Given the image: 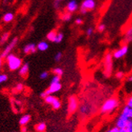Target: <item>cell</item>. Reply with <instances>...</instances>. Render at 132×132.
Segmentation results:
<instances>
[{
	"label": "cell",
	"instance_id": "cell-1",
	"mask_svg": "<svg viewBox=\"0 0 132 132\" xmlns=\"http://www.w3.org/2000/svg\"><path fill=\"white\" fill-rule=\"evenodd\" d=\"M5 59L8 68L11 71L19 70V68L21 67V65L23 64L22 59L13 53H10L9 55H7Z\"/></svg>",
	"mask_w": 132,
	"mask_h": 132
},
{
	"label": "cell",
	"instance_id": "cell-2",
	"mask_svg": "<svg viewBox=\"0 0 132 132\" xmlns=\"http://www.w3.org/2000/svg\"><path fill=\"white\" fill-rule=\"evenodd\" d=\"M118 100L116 97H110L106 99L104 103L101 106V113L102 114H109L110 112L114 111L115 109L118 108Z\"/></svg>",
	"mask_w": 132,
	"mask_h": 132
},
{
	"label": "cell",
	"instance_id": "cell-3",
	"mask_svg": "<svg viewBox=\"0 0 132 132\" xmlns=\"http://www.w3.org/2000/svg\"><path fill=\"white\" fill-rule=\"evenodd\" d=\"M113 72V54L110 52L105 55L104 60V74L105 77H110Z\"/></svg>",
	"mask_w": 132,
	"mask_h": 132
},
{
	"label": "cell",
	"instance_id": "cell-4",
	"mask_svg": "<svg viewBox=\"0 0 132 132\" xmlns=\"http://www.w3.org/2000/svg\"><path fill=\"white\" fill-rule=\"evenodd\" d=\"M62 88V85L61 84V82H58V83H51L49 87L46 89L45 91L42 92L40 94V97L44 98L46 96H48L49 94H55L56 92L60 91Z\"/></svg>",
	"mask_w": 132,
	"mask_h": 132
},
{
	"label": "cell",
	"instance_id": "cell-5",
	"mask_svg": "<svg viewBox=\"0 0 132 132\" xmlns=\"http://www.w3.org/2000/svg\"><path fill=\"white\" fill-rule=\"evenodd\" d=\"M79 108V102L78 99L76 96L72 95L69 98L68 102V112L69 114H72L75 113V112L78 110Z\"/></svg>",
	"mask_w": 132,
	"mask_h": 132
},
{
	"label": "cell",
	"instance_id": "cell-6",
	"mask_svg": "<svg viewBox=\"0 0 132 132\" xmlns=\"http://www.w3.org/2000/svg\"><path fill=\"white\" fill-rule=\"evenodd\" d=\"M96 6V3L94 0H84L81 3L80 12L81 14H86L87 11L94 10Z\"/></svg>",
	"mask_w": 132,
	"mask_h": 132
},
{
	"label": "cell",
	"instance_id": "cell-7",
	"mask_svg": "<svg viewBox=\"0 0 132 132\" xmlns=\"http://www.w3.org/2000/svg\"><path fill=\"white\" fill-rule=\"evenodd\" d=\"M17 44H18V38H14L6 46L5 48L1 52L0 56H1L3 59H5L6 57V56L9 55L10 53H11V51L15 48Z\"/></svg>",
	"mask_w": 132,
	"mask_h": 132
},
{
	"label": "cell",
	"instance_id": "cell-8",
	"mask_svg": "<svg viewBox=\"0 0 132 132\" xmlns=\"http://www.w3.org/2000/svg\"><path fill=\"white\" fill-rule=\"evenodd\" d=\"M129 120H130V118L128 117H127L125 114H123L122 113H121L120 115L118 116V119L116 120L115 126L118 128H119V129L126 128L127 125V122H128Z\"/></svg>",
	"mask_w": 132,
	"mask_h": 132
},
{
	"label": "cell",
	"instance_id": "cell-9",
	"mask_svg": "<svg viewBox=\"0 0 132 132\" xmlns=\"http://www.w3.org/2000/svg\"><path fill=\"white\" fill-rule=\"evenodd\" d=\"M128 46L126 44V45H123L122 48H120L119 49H118L116 51L114 52L113 53V57L115 58V59H120V58H122L124 56H126L127 53L128 52Z\"/></svg>",
	"mask_w": 132,
	"mask_h": 132
},
{
	"label": "cell",
	"instance_id": "cell-10",
	"mask_svg": "<svg viewBox=\"0 0 132 132\" xmlns=\"http://www.w3.org/2000/svg\"><path fill=\"white\" fill-rule=\"evenodd\" d=\"M78 109H79V112H80V114L87 115V114L91 113L92 105L88 102H84L80 105V106H79Z\"/></svg>",
	"mask_w": 132,
	"mask_h": 132
},
{
	"label": "cell",
	"instance_id": "cell-11",
	"mask_svg": "<svg viewBox=\"0 0 132 132\" xmlns=\"http://www.w3.org/2000/svg\"><path fill=\"white\" fill-rule=\"evenodd\" d=\"M36 50H37L36 45L35 44L30 43V44H28L24 46L23 52L24 54H32V53H35Z\"/></svg>",
	"mask_w": 132,
	"mask_h": 132
},
{
	"label": "cell",
	"instance_id": "cell-12",
	"mask_svg": "<svg viewBox=\"0 0 132 132\" xmlns=\"http://www.w3.org/2000/svg\"><path fill=\"white\" fill-rule=\"evenodd\" d=\"M66 9H67V11L70 13L75 12L78 9V4L75 0H71L66 5Z\"/></svg>",
	"mask_w": 132,
	"mask_h": 132
},
{
	"label": "cell",
	"instance_id": "cell-13",
	"mask_svg": "<svg viewBox=\"0 0 132 132\" xmlns=\"http://www.w3.org/2000/svg\"><path fill=\"white\" fill-rule=\"evenodd\" d=\"M29 72V64L28 63H25L21 65V67L19 69V73L21 77H26L28 74Z\"/></svg>",
	"mask_w": 132,
	"mask_h": 132
},
{
	"label": "cell",
	"instance_id": "cell-14",
	"mask_svg": "<svg viewBox=\"0 0 132 132\" xmlns=\"http://www.w3.org/2000/svg\"><path fill=\"white\" fill-rule=\"evenodd\" d=\"M124 41L126 43L132 42V25L130 28H127V30L125 32L124 35Z\"/></svg>",
	"mask_w": 132,
	"mask_h": 132
},
{
	"label": "cell",
	"instance_id": "cell-15",
	"mask_svg": "<svg viewBox=\"0 0 132 132\" xmlns=\"http://www.w3.org/2000/svg\"><path fill=\"white\" fill-rule=\"evenodd\" d=\"M30 121H31V115L24 114L20 118V119L19 121V123L21 127H23V126H26Z\"/></svg>",
	"mask_w": 132,
	"mask_h": 132
},
{
	"label": "cell",
	"instance_id": "cell-16",
	"mask_svg": "<svg viewBox=\"0 0 132 132\" xmlns=\"http://www.w3.org/2000/svg\"><path fill=\"white\" fill-rule=\"evenodd\" d=\"M36 47H37V50L40 52H44L46 50H48L49 46H48V44L46 41H40L36 45Z\"/></svg>",
	"mask_w": 132,
	"mask_h": 132
},
{
	"label": "cell",
	"instance_id": "cell-17",
	"mask_svg": "<svg viewBox=\"0 0 132 132\" xmlns=\"http://www.w3.org/2000/svg\"><path fill=\"white\" fill-rule=\"evenodd\" d=\"M121 113H122L127 117H128L130 119H132V108H130L127 105H125Z\"/></svg>",
	"mask_w": 132,
	"mask_h": 132
},
{
	"label": "cell",
	"instance_id": "cell-18",
	"mask_svg": "<svg viewBox=\"0 0 132 132\" xmlns=\"http://www.w3.org/2000/svg\"><path fill=\"white\" fill-rule=\"evenodd\" d=\"M44 102L47 103V104H49V105H52L54 102H55V101L57 99V97H56L55 96H53L52 94H49V95H48V96H46L44 98Z\"/></svg>",
	"mask_w": 132,
	"mask_h": 132
},
{
	"label": "cell",
	"instance_id": "cell-19",
	"mask_svg": "<svg viewBox=\"0 0 132 132\" xmlns=\"http://www.w3.org/2000/svg\"><path fill=\"white\" fill-rule=\"evenodd\" d=\"M3 21L5 23H10L11 22L13 19H14V14L11 12H7V13H6V14L3 15Z\"/></svg>",
	"mask_w": 132,
	"mask_h": 132
},
{
	"label": "cell",
	"instance_id": "cell-20",
	"mask_svg": "<svg viewBox=\"0 0 132 132\" xmlns=\"http://www.w3.org/2000/svg\"><path fill=\"white\" fill-rule=\"evenodd\" d=\"M46 127H47V126L44 122H39L36 125L35 129L36 132H44L46 130Z\"/></svg>",
	"mask_w": 132,
	"mask_h": 132
},
{
	"label": "cell",
	"instance_id": "cell-21",
	"mask_svg": "<svg viewBox=\"0 0 132 132\" xmlns=\"http://www.w3.org/2000/svg\"><path fill=\"white\" fill-rule=\"evenodd\" d=\"M56 34L57 32L56 31H51L48 33L47 35V39H48L49 41H52V42H55V39H56Z\"/></svg>",
	"mask_w": 132,
	"mask_h": 132
},
{
	"label": "cell",
	"instance_id": "cell-22",
	"mask_svg": "<svg viewBox=\"0 0 132 132\" xmlns=\"http://www.w3.org/2000/svg\"><path fill=\"white\" fill-rule=\"evenodd\" d=\"M61 19H62V20H64V21H69L70 19H72L71 13L69 12V11L64 13V14L61 15Z\"/></svg>",
	"mask_w": 132,
	"mask_h": 132
},
{
	"label": "cell",
	"instance_id": "cell-23",
	"mask_svg": "<svg viewBox=\"0 0 132 132\" xmlns=\"http://www.w3.org/2000/svg\"><path fill=\"white\" fill-rule=\"evenodd\" d=\"M63 39H64L63 33H61V32H57L56 39H55V43H57V44L61 43L63 40Z\"/></svg>",
	"mask_w": 132,
	"mask_h": 132
},
{
	"label": "cell",
	"instance_id": "cell-24",
	"mask_svg": "<svg viewBox=\"0 0 132 132\" xmlns=\"http://www.w3.org/2000/svg\"><path fill=\"white\" fill-rule=\"evenodd\" d=\"M52 108H53L54 110H58V109H60L61 106V101L57 98L56 100L55 101V102L52 105Z\"/></svg>",
	"mask_w": 132,
	"mask_h": 132
},
{
	"label": "cell",
	"instance_id": "cell-25",
	"mask_svg": "<svg viewBox=\"0 0 132 132\" xmlns=\"http://www.w3.org/2000/svg\"><path fill=\"white\" fill-rule=\"evenodd\" d=\"M9 36H10V34H9L8 32L3 33V34L1 36V37H0V40H1V43L3 44V43H5L6 40H7L8 38H9Z\"/></svg>",
	"mask_w": 132,
	"mask_h": 132
},
{
	"label": "cell",
	"instance_id": "cell-26",
	"mask_svg": "<svg viewBox=\"0 0 132 132\" xmlns=\"http://www.w3.org/2000/svg\"><path fill=\"white\" fill-rule=\"evenodd\" d=\"M63 72H63V69L61 68H55L53 69V73L55 75H57V76L61 77L63 75Z\"/></svg>",
	"mask_w": 132,
	"mask_h": 132
},
{
	"label": "cell",
	"instance_id": "cell-27",
	"mask_svg": "<svg viewBox=\"0 0 132 132\" xmlns=\"http://www.w3.org/2000/svg\"><path fill=\"white\" fill-rule=\"evenodd\" d=\"M8 77L4 73H0V84H3L7 81Z\"/></svg>",
	"mask_w": 132,
	"mask_h": 132
},
{
	"label": "cell",
	"instance_id": "cell-28",
	"mask_svg": "<svg viewBox=\"0 0 132 132\" xmlns=\"http://www.w3.org/2000/svg\"><path fill=\"white\" fill-rule=\"evenodd\" d=\"M58 82H61V77L57 75H54L53 77L52 78L51 83H58Z\"/></svg>",
	"mask_w": 132,
	"mask_h": 132
},
{
	"label": "cell",
	"instance_id": "cell-29",
	"mask_svg": "<svg viewBox=\"0 0 132 132\" xmlns=\"http://www.w3.org/2000/svg\"><path fill=\"white\" fill-rule=\"evenodd\" d=\"M48 76H49V73H48V72L47 71H44V72H41L40 74H39V78L42 79V80H44V79L48 78Z\"/></svg>",
	"mask_w": 132,
	"mask_h": 132
},
{
	"label": "cell",
	"instance_id": "cell-30",
	"mask_svg": "<svg viewBox=\"0 0 132 132\" xmlns=\"http://www.w3.org/2000/svg\"><path fill=\"white\" fill-rule=\"evenodd\" d=\"M23 89H24V86H23V85L22 83H18L16 85V86L15 87V89L17 92H21V91H23Z\"/></svg>",
	"mask_w": 132,
	"mask_h": 132
},
{
	"label": "cell",
	"instance_id": "cell-31",
	"mask_svg": "<svg viewBox=\"0 0 132 132\" xmlns=\"http://www.w3.org/2000/svg\"><path fill=\"white\" fill-rule=\"evenodd\" d=\"M55 61H60L61 60V58H62V53L61 52H57V53L55 55Z\"/></svg>",
	"mask_w": 132,
	"mask_h": 132
},
{
	"label": "cell",
	"instance_id": "cell-32",
	"mask_svg": "<svg viewBox=\"0 0 132 132\" xmlns=\"http://www.w3.org/2000/svg\"><path fill=\"white\" fill-rule=\"evenodd\" d=\"M126 128H127L130 132H132V119H130V120L128 121Z\"/></svg>",
	"mask_w": 132,
	"mask_h": 132
},
{
	"label": "cell",
	"instance_id": "cell-33",
	"mask_svg": "<svg viewBox=\"0 0 132 132\" xmlns=\"http://www.w3.org/2000/svg\"><path fill=\"white\" fill-rule=\"evenodd\" d=\"M105 24L101 23V24H99V25H98V27H97V31H98L103 32V31H105Z\"/></svg>",
	"mask_w": 132,
	"mask_h": 132
},
{
	"label": "cell",
	"instance_id": "cell-34",
	"mask_svg": "<svg viewBox=\"0 0 132 132\" xmlns=\"http://www.w3.org/2000/svg\"><path fill=\"white\" fill-rule=\"evenodd\" d=\"M118 131H119V128H118V127L115 126V127H111V128L108 129L105 132H118Z\"/></svg>",
	"mask_w": 132,
	"mask_h": 132
},
{
	"label": "cell",
	"instance_id": "cell-35",
	"mask_svg": "<svg viewBox=\"0 0 132 132\" xmlns=\"http://www.w3.org/2000/svg\"><path fill=\"white\" fill-rule=\"evenodd\" d=\"M115 76H116V77H117L118 79H122V78L124 77V72H122V71H119V72H117Z\"/></svg>",
	"mask_w": 132,
	"mask_h": 132
},
{
	"label": "cell",
	"instance_id": "cell-36",
	"mask_svg": "<svg viewBox=\"0 0 132 132\" xmlns=\"http://www.w3.org/2000/svg\"><path fill=\"white\" fill-rule=\"evenodd\" d=\"M126 105H127V106H129L130 108H132V96L128 98Z\"/></svg>",
	"mask_w": 132,
	"mask_h": 132
},
{
	"label": "cell",
	"instance_id": "cell-37",
	"mask_svg": "<svg viewBox=\"0 0 132 132\" xmlns=\"http://www.w3.org/2000/svg\"><path fill=\"white\" fill-rule=\"evenodd\" d=\"M93 32H94V29L92 28H89L86 31V34L88 36H90L92 34H93Z\"/></svg>",
	"mask_w": 132,
	"mask_h": 132
},
{
	"label": "cell",
	"instance_id": "cell-38",
	"mask_svg": "<svg viewBox=\"0 0 132 132\" xmlns=\"http://www.w3.org/2000/svg\"><path fill=\"white\" fill-rule=\"evenodd\" d=\"M75 23H76V24H77V25H81V23H82V19H80V18H77L76 20H75Z\"/></svg>",
	"mask_w": 132,
	"mask_h": 132
},
{
	"label": "cell",
	"instance_id": "cell-39",
	"mask_svg": "<svg viewBox=\"0 0 132 132\" xmlns=\"http://www.w3.org/2000/svg\"><path fill=\"white\" fill-rule=\"evenodd\" d=\"M54 6L57 9V8H59V6H60V2H58V1H55V3H54Z\"/></svg>",
	"mask_w": 132,
	"mask_h": 132
},
{
	"label": "cell",
	"instance_id": "cell-40",
	"mask_svg": "<svg viewBox=\"0 0 132 132\" xmlns=\"http://www.w3.org/2000/svg\"><path fill=\"white\" fill-rule=\"evenodd\" d=\"M3 63V58L1 56H0V70H1V69H2Z\"/></svg>",
	"mask_w": 132,
	"mask_h": 132
},
{
	"label": "cell",
	"instance_id": "cell-41",
	"mask_svg": "<svg viewBox=\"0 0 132 132\" xmlns=\"http://www.w3.org/2000/svg\"><path fill=\"white\" fill-rule=\"evenodd\" d=\"M118 132H130L127 128H122V129H119V131Z\"/></svg>",
	"mask_w": 132,
	"mask_h": 132
},
{
	"label": "cell",
	"instance_id": "cell-42",
	"mask_svg": "<svg viewBox=\"0 0 132 132\" xmlns=\"http://www.w3.org/2000/svg\"><path fill=\"white\" fill-rule=\"evenodd\" d=\"M21 131L22 132H27V127H22V130H21Z\"/></svg>",
	"mask_w": 132,
	"mask_h": 132
},
{
	"label": "cell",
	"instance_id": "cell-43",
	"mask_svg": "<svg viewBox=\"0 0 132 132\" xmlns=\"http://www.w3.org/2000/svg\"><path fill=\"white\" fill-rule=\"evenodd\" d=\"M128 81H132V75L129 77V78H128Z\"/></svg>",
	"mask_w": 132,
	"mask_h": 132
},
{
	"label": "cell",
	"instance_id": "cell-44",
	"mask_svg": "<svg viewBox=\"0 0 132 132\" xmlns=\"http://www.w3.org/2000/svg\"><path fill=\"white\" fill-rule=\"evenodd\" d=\"M56 1H58V2H60V3H61V1H64V0H56Z\"/></svg>",
	"mask_w": 132,
	"mask_h": 132
},
{
	"label": "cell",
	"instance_id": "cell-45",
	"mask_svg": "<svg viewBox=\"0 0 132 132\" xmlns=\"http://www.w3.org/2000/svg\"><path fill=\"white\" fill-rule=\"evenodd\" d=\"M2 44V43H1V40H0V45H1Z\"/></svg>",
	"mask_w": 132,
	"mask_h": 132
},
{
	"label": "cell",
	"instance_id": "cell-46",
	"mask_svg": "<svg viewBox=\"0 0 132 132\" xmlns=\"http://www.w3.org/2000/svg\"><path fill=\"white\" fill-rule=\"evenodd\" d=\"M78 132H82V131H78Z\"/></svg>",
	"mask_w": 132,
	"mask_h": 132
},
{
	"label": "cell",
	"instance_id": "cell-47",
	"mask_svg": "<svg viewBox=\"0 0 132 132\" xmlns=\"http://www.w3.org/2000/svg\"><path fill=\"white\" fill-rule=\"evenodd\" d=\"M13 132H15V131H13Z\"/></svg>",
	"mask_w": 132,
	"mask_h": 132
}]
</instances>
